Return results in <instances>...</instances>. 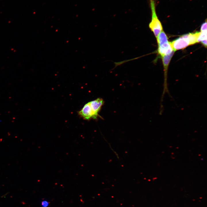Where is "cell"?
Returning <instances> with one entry per match:
<instances>
[{
  "instance_id": "1",
  "label": "cell",
  "mask_w": 207,
  "mask_h": 207,
  "mask_svg": "<svg viewBox=\"0 0 207 207\" xmlns=\"http://www.w3.org/2000/svg\"><path fill=\"white\" fill-rule=\"evenodd\" d=\"M200 32L189 33L183 35L170 42L174 51L182 49L198 43Z\"/></svg>"
},
{
  "instance_id": "2",
  "label": "cell",
  "mask_w": 207,
  "mask_h": 207,
  "mask_svg": "<svg viewBox=\"0 0 207 207\" xmlns=\"http://www.w3.org/2000/svg\"><path fill=\"white\" fill-rule=\"evenodd\" d=\"M150 4L152 15V20L149 23V27L157 38L158 34L163 30V28L156 13L155 1L150 0Z\"/></svg>"
},
{
  "instance_id": "3",
  "label": "cell",
  "mask_w": 207,
  "mask_h": 207,
  "mask_svg": "<svg viewBox=\"0 0 207 207\" xmlns=\"http://www.w3.org/2000/svg\"><path fill=\"white\" fill-rule=\"evenodd\" d=\"M174 52L175 51H173L171 53L162 57L164 68V80L163 85V90L161 99V101H163L164 95L166 93H168L169 96L170 97H172L168 89L167 83V75L168 65Z\"/></svg>"
},
{
  "instance_id": "4",
  "label": "cell",
  "mask_w": 207,
  "mask_h": 207,
  "mask_svg": "<svg viewBox=\"0 0 207 207\" xmlns=\"http://www.w3.org/2000/svg\"><path fill=\"white\" fill-rule=\"evenodd\" d=\"M89 102L93 112V118L96 119L98 113L103 104V101L102 99L98 98Z\"/></svg>"
},
{
  "instance_id": "5",
  "label": "cell",
  "mask_w": 207,
  "mask_h": 207,
  "mask_svg": "<svg viewBox=\"0 0 207 207\" xmlns=\"http://www.w3.org/2000/svg\"><path fill=\"white\" fill-rule=\"evenodd\" d=\"M158 53L161 57L168 55L173 51L170 42L158 45Z\"/></svg>"
},
{
  "instance_id": "6",
  "label": "cell",
  "mask_w": 207,
  "mask_h": 207,
  "mask_svg": "<svg viewBox=\"0 0 207 207\" xmlns=\"http://www.w3.org/2000/svg\"><path fill=\"white\" fill-rule=\"evenodd\" d=\"M79 114L86 120L93 118V114L89 102L85 104L82 109L79 112Z\"/></svg>"
},
{
  "instance_id": "7",
  "label": "cell",
  "mask_w": 207,
  "mask_h": 207,
  "mask_svg": "<svg viewBox=\"0 0 207 207\" xmlns=\"http://www.w3.org/2000/svg\"><path fill=\"white\" fill-rule=\"evenodd\" d=\"M156 39L158 45L168 42L167 36L163 30L158 34Z\"/></svg>"
},
{
  "instance_id": "8",
  "label": "cell",
  "mask_w": 207,
  "mask_h": 207,
  "mask_svg": "<svg viewBox=\"0 0 207 207\" xmlns=\"http://www.w3.org/2000/svg\"><path fill=\"white\" fill-rule=\"evenodd\" d=\"M207 31L200 32L198 39V43L207 39Z\"/></svg>"
},
{
  "instance_id": "9",
  "label": "cell",
  "mask_w": 207,
  "mask_h": 207,
  "mask_svg": "<svg viewBox=\"0 0 207 207\" xmlns=\"http://www.w3.org/2000/svg\"><path fill=\"white\" fill-rule=\"evenodd\" d=\"M207 20L206 19L205 21L203 23L201 26V32H204L207 31Z\"/></svg>"
},
{
  "instance_id": "10",
  "label": "cell",
  "mask_w": 207,
  "mask_h": 207,
  "mask_svg": "<svg viewBox=\"0 0 207 207\" xmlns=\"http://www.w3.org/2000/svg\"><path fill=\"white\" fill-rule=\"evenodd\" d=\"M41 204L43 207H46L48 206L49 204L48 202L44 200L42 202Z\"/></svg>"
},
{
  "instance_id": "11",
  "label": "cell",
  "mask_w": 207,
  "mask_h": 207,
  "mask_svg": "<svg viewBox=\"0 0 207 207\" xmlns=\"http://www.w3.org/2000/svg\"><path fill=\"white\" fill-rule=\"evenodd\" d=\"M201 42L202 44L206 47H207V39L204 40Z\"/></svg>"
}]
</instances>
